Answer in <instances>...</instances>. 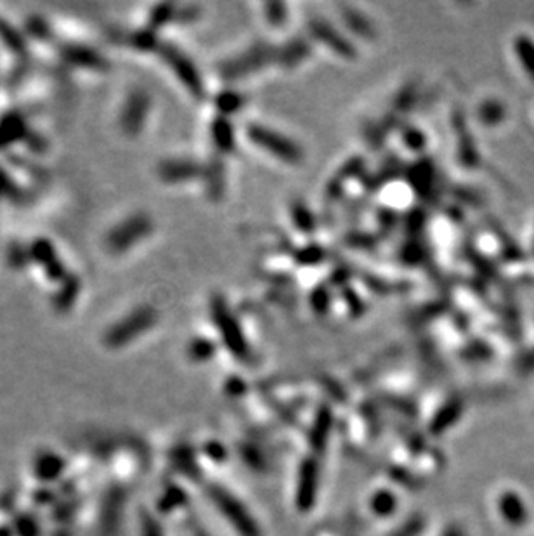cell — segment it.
Instances as JSON below:
<instances>
[{"instance_id":"6da1fadb","label":"cell","mask_w":534,"mask_h":536,"mask_svg":"<svg viewBox=\"0 0 534 536\" xmlns=\"http://www.w3.org/2000/svg\"><path fill=\"white\" fill-rule=\"evenodd\" d=\"M248 138L254 144H257L261 150L267 151L271 157L281 160L285 163H300L304 158V150L290 138H286L281 132L267 129L261 124H251L247 129Z\"/></svg>"},{"instance_id":"7a4b0ae2","label":"cell","mask_w":534,"mask_h":536,"mask_svg":"<svg viewBox=\"0 0 534 536\" xmlns=\"http://www.w3.org/2000/svg\"><path fill=\"white\" fill-rule=\"evenodd\" d=\"M212 318L215 321L217 328H219L220 337H222L224 344L227 345L229 351L235 356H247L248 345L245 337H243L242 328H239L238 321H236L235 314L231 313V309L226 306L222 297L212 299Z\"/></svg>"},{"instance_id":"3957f363","label":"cell","mask_w":534,"mask_h":536,"mask_svg":"<svg viewBox=\"0 0 534 536\" xmlns=\"http://www.w3.org/2000/svg\"><path fill=\"white\" fill-rule=\"evenodd\" d=\"M309 30H311L312 37H314L316 40L321 42L323 45H326V47L331 49L333 52H338L343 58H356V51H354L352 45H350L345 37H343L340 32H337L335 26H331L328 21L314 20L312 23H309Z\"/></svg>"},{"instance_id":"277c9868","label":"cell","mask_w":534,"mask_h":536,"mask_svg":"<svg viewBox=\"0 0 534 536\" xmlns=\"http://www.w3.org/2000/svg\"><path fill=\"white\" fill-rule=\"evenodd\" d=\"M165 58L170 63V66H174L177 77L184 82V85H188L191 94L196 96V100H201L205 94V87L203 82H201V77L196 73V68L193 66V63L188 58H184V54L175 51L174 47L167 49Z\"/></svg>"},{"instance_id":"5b68a950","label":"cell","mask_w":534,"mask_h":536,"mask_svg":"<svg viewBox=\"0 0 534 536\" xmlns=\"http://www.w3.org/2000/svg\"><path fill=\"white\" fill-rule=\"evenodd\" d=\"M269 51L266 47H251L248 49L245 54L238 59H232L224 64V77L226 78H239L247 77L248 73L255 71L254 68L262 66L267 59H269Z\"/></svg>"},{"instance_id":"8992f818","label":"cell","mask_w":534,"mask_h":536,"mask_svg":"<svg viewBox=\"0 0 534 536\" xmlns=\"http://www.w3.org/2000/svg\"><path fill=\"white\" fill-rule=\"evenodd\" d=\"M219 505H220V508L226 512V516L231 517V520L235 523V526H238V530L243 531V535L254 536L255 528H251L250 519H248V517L245 516L247 512L243 511V508L239 507L238 504H236L235 498H231L229 495L227 496L226 495L219 496Z\"/></svg>"},{"instance_id":"52a82bcc","label":"cell","mask_w":534,"mask_h":536,"mask_svg":"<svg viewBox=\"0 0 534 536\" xmlns=\"http://www.w3.org/2000/svg\"><path fill=\"white\" fill-rule=\"evenodd\" d=\"M212 143L222 153H231L235 150V131L231 121L219 117L212 124Z\"/></svg>"},{"instance_id":"ba28073f","label":"cell","mask_w":534,"mask_h":536,"mask_svg":"<svg viewBox=\"0 0 534 536\" xmlns=\"http://www.w3.org/2000/svg\"><path fill=\"white\" fill-rule=\"evenodd\" d=\"M163 177L169 179V182H181L184 179L196 177L200 174V167L191 160H174L162 167Z\"/></svg>"},{"instance_id":"9c48e42d","label":"cell","mask_w":534,"mask_h":536,"mask_svg":"<svg viewBox=\"0 0 534 536\" xmlns=\"http://www.w3.org/2000/svg\"><path fill=\"white\" fill-rule=\"evenodd\" d=\"M515 52H517V58H521L522 66L526 68V73L534 77V44H531V40L526 39V37H518L515 40Z\"/></svg>"},{"instance_id":"30bf717a","label":"cell","mask_w":534,"mask_h":536,"mask_svg":"<svg viewBox=\"0 0 534 536\" xmlns=\"http://www.w3.org/2000/svg\"><path fill=\"white\" fill-rule=\"evenodd\" d=\"M343 20H345L347 25L350 26V30L357 33L361 37H372L373 35V26L369 25L368 20L361 16V13L354 9H347L343 11Z\"/></svg>"},{"instance_id":"8fae6325","label":"cell","mask_w":534,"mask_h":536,"mask_svg":"<svg viewBox=\"0 0 534 536\" xmlns=\"http://www.w3.org/2000/svg\"><path fill=\"white\" fill-rule=\"evenodd\" d=\"M217 105H219V109H222V113H232L235 109L243 106V96L232 93H224L220 94L219 100H217Z\"/></svg>"},{"instance_id":"7c38bea8","label":"cell","mask_w":534,"mask_h":536,"mask_svg":"<svg viewBox=\"0 0 534 536\" xmlns=\"http://www.w3.org/2000/svg\"><path fill=\"white\" fill-rule=\"evenodd\" d=\"M300 49H304L302 42H299V44H290L288 47H286V51H281V54H276V56L290 64L300 63L305 54V51H300Z\"/></svg>"},{"instance_id":"4fadbf2b","label":"cell","mask_w":534,"mask_h":536,"mask_svg":"<svg viewBox=\"0 0 534 536\" xmlns=\"http://www.w3.org/2000/svg\"><path fill=\"white\" fill-rule=\"evenodd\" d=\"M266 18L271 25H281L286 21V7L283 4H269L266 6Z\"/></svg>"}]
</instances>
